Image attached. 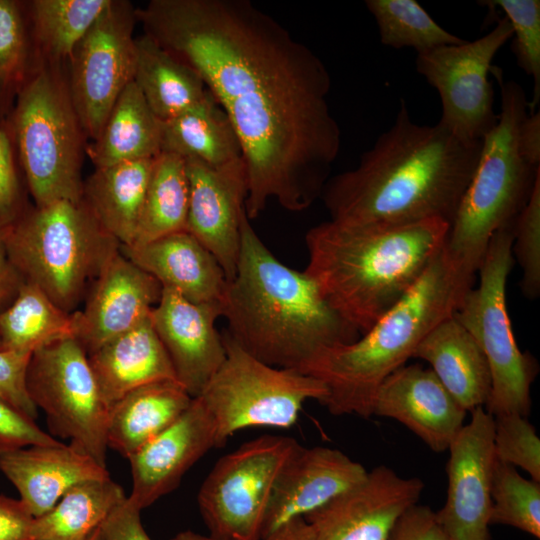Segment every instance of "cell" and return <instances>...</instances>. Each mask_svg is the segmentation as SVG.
Listing matches in <instances>:
<instances>
[{
	"mask_svg": "<svg viewBox=\"0 0 540 540\" xmlns=\"http://www.w3.org/2000/svg\"><path fill=\"white\" fill-rule=\"evenodd\" d=\"M136 17L227 115L246 169L248 219L270 200L292 212L310 207L341 146L318 55L248 0H151Z\"/></svg>",
	"mask_w": 540,
	"mask_h": 540,
	"instance_id": "obj_1",
	"label": "cell"
},
{
	"mask_svg": "<svg viewBox=\"0 0 540 540\" xmlns=\"http://www.w3.org/2000/svg\"><path fill=\"white\" fill-rule=\"evenodd\" d=\"M481 143L464 141L439 122L417 124L401 101L392 126L358 165L328 179L321 196L330 221L391 225L439 219L451 225Z\"/></svg>",
	"mask_w": 540,
	"mask_h": 540,
	"instance_id": "obj_2",
	"label": "cell"
},
{
	"mask_svg": "<svg viewBox=\"0 0 540 540\" xmlns=\"http://www.w3.org/2000/svg\"><path fill=\"white\" fill-rule=\"evenodd\" d=\"M221 305L229 336L273 367L299 370L322 350L360 337L311 277L273 255L246 213L236 272L227 281Z\"/></svg>",
	"mask_w": 540,
	"mask_h": 540,
	"instance_id": "obj_3",
	"label": "cell"
},
{
	"mask_svg": "<svg viewBox=\"0 0 540 540\" xmlns=\"http://www.w3.org/2000/svg\"><path fill=\"white\" fill-rule=\"evenodd\" d=\"M449 228L439 219L391 225L328 220L305 236L304 272L362 335L416 284L442 249Z\"/></svg>",
	"mask_w": 540,
	"mask_h": 540,
	"instance_id": "obj_4",
	"label": "cell"
},
{
	"mask_svg": "<svg viewBox=\"0 0 540 540\" xmlns=\"http://www.w3.org/2000/svg\"><path fill=\"white\" fill-rule=\"evenodd\" d=\"M445 262L442 249L411 290L352 343L322 350L298 371L327 389L321 402L335 416H372L382 382L404 366L439 322L451 316L465 296Z\"/></svg>",
	"mask_w": 540,
	"mask_h": 540,
	"instance_id": "obj_5",
	"label": "cell"
},
{
	"mask_svg": "<svg viewBox=\"0 0 540 540\" xmlns=\"http://www.w3.org/2000/svg\"><path fill=\"white\" fill-rule=\"evenodd\" d=\"M491 73L500 86L498 121L482 139L476 168L442 247L465 292L474 285L492 236L515 223L540 177V165L531 163L520 146L521 125L529 113L525 91L515 81L504 82L497 67Z\"/></svg>",
	"mask_w": 540,
	"mask_h": 540,
	"instance_id": "obj_6",
	"label": "cell"
},
{
	"mask_svg": "<svg viewBox=\"0 0 540 540\" xmlns=\"http://www.w3.org/2000/svg\"><path fill=\"white\" fill-rule=\"evenodd\" d=\"M0 236L24 282L38 286L69 314L121 246L82 199L30 204Z\"/></svg>",
	"mask_w": 540,
	"mask_h": 540,
	"instance_id": "obj_7",
	"label": "cell"
},
{
	"mask_svg": "<svg viewBox=\"0 0 540 540\" xmlns=\"http://www.w3.org/2000/svg\"><path fill=\"white\" fill-rule=\"evenodd\" d=\"M33 204L80 201L87 138L67 82V64L35 58L6 121Z\"/></svg>",
	"mask_w": 540,
	"mask_h": 540,
	"instance_id": "obj_8",
	"label": "cell"
},
{
	"mask_svg": "<svg viewBox=\"0 0 540 540\" xmlns=\"http://www.w3.org/2000/svg\"><path fill=\"white\" fill-rule=\"evenodd\" d=\"M513 227L491 238L478 271L479 285L472 287L453 313L482 350L490 369L491 393L485 410L492 416L516 413L528 417L530 390L539 366L515 340L506 305V284L515 263Z\"/></svg>",
	"mask_w": 540,
	"mask_h": 540,
	"instance_id": "obj_9",
	"label": "cell"
},
{
	"mask_svg": "<svg viewBox=\"0 0 540 540\" xmlns=\"http://www.w3.org/2000/svg\"><path fill=\"white\" fill-rule=\"evenodd\" d=\"M226 358L199 396L211 414L217 448L249 427L289 428L303 404L327 396L325 385L296 369L270 366L222 334Z\"/></svg>",
	"mask_w": 540,
	"mask_h": 540,
	"instance_id": "obj_10",
	"label": "cell"
},
{
	"mask_svg": "<svg viewBox=\"0 0 540 540\" xmlns=\"http://www.w3.org/2000/svg\"><path fill=\"white\" fill-rule=\"evenodd\" d=\"M28 394L47 418L50 433L106 466V405L88 355L74 336L36 349L26 372Z\"/></svg>",
	"mask_w": 540,
	"mask_h": 540,
	"instance_id": "obj_11",
	"label": "cell"
},
{
	"mask_svg": "<svg viewBox=\"0 0 540 540\" xmlns=\"http://www.w3.org/2000/svg\"><path fill=\"white\" fill-rule=\"evenodd\" d=\"M299 445L292 437L262 435L219 458L197 494L209 535L220 540H261L275 482Z\"/></svg>",
	"mask_w": 540,
	"mask_h": 540,
	"instance_id": "obj_12",
	"label": "cell"
},
{
	"mask_svg": "<svg viewBox=\"0 0 540 540\" xmlns=\"http://www.w3.org/2000/svg\"><path fill=\"white\" fill-rule=\"evenodd\" d=\"M510 38L512 28L504 17L474 41L441 46L416 56L417 72L439 94L442 113L438 122L464 141H482L497 124L489 74L495 55Z\"/></svg>",
	"mask_w": 540,
	"mask_h": 540,
	"instance_id": "obj_13",
	"label": "cell"
},
{
	"mask_svg": "<svg viewBox=\"0 0 540 540\" xmlns=\"http://www.w3.org/2000/svg\"><path fill=\"white\" fill-rule=\"evenodd\" d=\"M136 7L111 0L73 49L67 82L87 140H94L136 66Z\"/></svg>",
	"mask_w": 540,
	"mask_h": 540,
	"instance_id": "obj_14",
	"label": "cell"
},
{
	"mask_svg": "<svg viewBox=\"0 0 540 540\" xmlns=\"http://www.w3.org/2000/svg\"><path fill=\"white\" fill-rule=\"evenodd\" d=\"M493 438L494 417L477 407L449 445L447 496L436 515L453 540H490Z\"/></svg>",
	"mask_w": 540,
	"mask_h": 540,
	"instance_id": "obj_15",
	"label": "cell"
},
{
	"mask_svg": "<svg viewBox=\"0 0 540 540\" xmlns=\"http://www.w3.org/2000/svg\"><path fill=\"white\" fill-rule=\"evenodd\" d=\"M424 483L379 465L304 519L315 540H388L398 518L417 504Z\"/></svg>",
	"mask_w": 540,
	"mask_h": 540,
	"instance_id": "obj_16",
	"label": "cell"
},
{
	"mask_svg": "<svg viewBox=\"0 0 540 540\" xmlns=\"http://www.w3.org/2000/svg\"><path fill=\"white\" fill-rule=\"evenodd\" d=\"M189 187L186 231L207 248L227 281L236 272L241 246V221L248 194L243 158L220 166L185 159Z\"/></svg>",
	"mask_w": 540,
	"mask_h": 540,
	"instance_id": "obj_17",
	"label": "cell"
},
{
	"mask_svg": "<svg viewBox=\"0 0 540 540\" xmlns=\"http://www.w3.org/2000/svg\"><path fill=\"white\" fill-rule=\"evenodd\" d=\"M221 316V301L194 303L167 287H162L150 312L176 379L192 398L201 395L226 358L223 337L215 326Z\"/></svg>",
	"mask_w": 540,
	"mask_h": 540,
	"instance_id": "obj_18",
	"label": "cell"
},
{
	"mask_svg": "<svg viewBox=\"0 0 540 540\" xmlns=\"http://www.w3.org/2000/svg\"><path fill=\"white\" fill-rule=\"evenodd\" d=\"M161 293V284L120 250L92 284L84 309L73 313L74 337L91 354L149 316Z\"/></svg>",
	"mask_w": 540,
	"mask_h": 540,
	"instance_id": "obj_19",
	"label": "cell"
},
{
	"mask_svg": "<svg viewBox=\"0 0 540 540\" xmlns=\"http://www.w3.org/2000/svg\"><path fill=\"white\" fill-rule=\"evenodd\" d=\"M217 448L214 420L200 397L168 428L131 455L128 499L143 510L175 490L185 473Z\"/></svg>",
	"mask_w": 540,
	"mask_h": 540,
	"instance_id": "obj_20",
	"label": "cell"
},
{
	"mask_svg": "<svg viewBox=\"0 0 540 540\" xmlns=\"http://www.w3.org/2000/svg\"><path fill=\"white\" fill-rule=\"evenodd\" d=\"M367 470L338 449L298 448L281 469L266 511L261 540L323 507L359 483Z\"/></svg>",
	"mask_w": 540,
	"mask_h": 540,
	"instance_id": "obj_21",
	"label": "cell"
},
{
	"mask_svg": "<svg viewBox=\"0 0 540 540\" xmlns=\"http://www.w3.org/2000/svg\"><path fill=\"white\" fill-rule=\"evenodd\" d=\"M466 414L433 371L418 364H405L390 374L372 405V416L400 422L435 452L448 450Z\"/></svg>",
	"mask_w": 540,
	"mask_h": 540,
	"instance_id": "obj_22",
	"label": "cell"
},
{
	"mask_svg": "<svg viewBox=\"0 0 540 540\" xmlns=\"http://www.w3.org/2000/svg\"><path fill=\"white\" fill-rule=\"evenodd\" d=\"M0 471L34 518L48 512L76 484L110 477L106 466L61 442L2 452Z\"/></svg>",
	"mask_w": 540,
	"mask_h": 540,
	"instance_id": "obj_23",
	"label": "cell"
},
{
	"mask_svg": "<svg viewBox=\"0 0 540 540\" xmlns=\"http://www.w3.org/2000/svg\"><path fill=\"white\" fill-rule=\"evenodd\" d=\"M121 252L162 287L194 303L221 301L226 276L212 253L188 231H179Z\"/></svg>",
	"mask_w": 540,
	"mask_h": 540,
	"instance_id": "obj_24",
	"label": "cell"
},
{
	"mask_svg": "<svg viewBox=\"0 0 540 540\" xmlns=\"http://www.w3.org/2000/svg\"><path fill=\"white\" fill-rule=\"evenodd\" d=\"M101 395L110 408L130 391L160 380H177L150 315L88 355Z\"/></svg>",
	"mask_w": 540,
	"mask_h": 540,
	"instance_id": "obj_25",
	"label": "cell"
},
{
	"mask_svg": "<svg viewBox=\"0 0 540 540\" xmlns=\"http://www.w3.org/2000/svg\"><path fill=\"white\" fill-rule=\"evenodd\" d=\"M412 358L426 361L467 412L486 405L491 393L488 362L477 342L453 314L424 336Z\"/></svg>",
	"mask_w": 540,
	"mask_h": 540,
	"instance_id": "obj_26",
	"label": "cell"
},
{
	"mask_svg": "<svg viewBox=\"0 0 540 540\" xmlns=\"http://www.w3.org/2000/svg\"><path fill=\"white\" fill-rule=\"evenodd\" d=\"M193 398L172 379L140 386L109 408L107 446L129 458L173 424Z\"/></svg>",
	"mask_w": 540,
	"mask_h": 540,
	"instance_id": "obj_27",
	"label": "cell"
},
{
	"mask_svg": "<svg viewBox=\"0 0 540 540\" xmlns=\"http://www.w3.org/2000/svg\"><path fill=\"white\" fill-rule=\"evenodd\" d=\"M155 158L95 168L83 182V202L121 246L134 242Z\"/></svg>",
	"mask_w": 540,
	"mask_h": 540,
	"instance_id": "obj_28",
	"label": "cell"
},
{
	"mask_svg": "<svg viewBox=\"0 0 540 540\" xmlns=\"http://www.w3.org/2000/svg\"><path fill=\"white\" fill-rule=\"evenodd\" d=\"M161 126L134 81L119 95L86 156L95 168L151 159L161 153Z\"/></svg>",
	"mask_w": 540,
	"mask_h": 540,
	"instance_id": "obj_29",
	"label": "cell"
},
{
	"mask_svg": "<svg viewBox=\"0 0 540 540\" xmlns=\"http://www.w3.org/2000/svg\"><path fill=\"white\" fill-rule=\"evenodd\" d=\"M135 47L133 81L159 120L175 117L208 95L201 76L149 36L135 37Z\"/></svg>",
	"mask_w": 540,
	"mask_h": 540,
	"instance_id": "obj_30",
	"label": "cell"
},
{
	"mask_svg": "<svg viewBox=\"0 0 540 540\" xmlns=\"http://www.w3.org/2000/svg\"><path fill=\"white\" fill-rule=\"evenodd\" d=\"M161 153L220 166L242 157L238 137L213 95L161 121Z\"/></svg>",
	"mask_w": 540,
	"mask_h": 540,
	"instance_id": "obj_31",
	"label": "cell"
},
{
	"mask_svg": "<svg viewBox=\"0 0 540 540\" xmlns=\"http://www.w3.org/2000/svg\"><path fill=\"white\" fill-rule=\"evenodd\" d=\"M111 477L70 488L45 514L34 518V540H87L126 499Z\"/></svg>",
	"mask_w": 540,
	"mask_h": 540,
	"instance_id": "obj_32",
	"label": "cell"
},
{
	"mask_svg": "<svg viewBox=\"0 0 540 540\" xmlns=\"http://www.w3.org/2000/svg\"><path fill=\"white\" fill-rule=\"evenodd\" d=\"M74 336L73 313L60 309L36 285L23 282L0 310V349L32 354L55 340Z\"/></svg>",
	"mask_w": 540,
	"mask_h": 540,
	"instance_id": "obj_33",
	"label": "cell"
},
{
	"mask_svg": "<svg viewBox=\"0 0 540 540\" xmlns=\"http://www.w3.org/2000/svg\"><path fill=\"white\" fill-rule=\"evenodd\" d=\"M110 1H26L35 58L67 64L75 46Z\"/></svg>",
	"mask_w": 540,
	"mask_h": 540,
	"instance_id": "obj_34",
	"label": "cell"
},
{
	"mask_svg": "<svg viewBox=\"0 0 540 540\" xmlns=\"http://www.w3.org/2000/svg\"><path fill=\"white\" fill-rule=\"evenodd\" d=\"M188 201L185 159L171 153H160L154 160L131 246L186 230Z\"/></svg>",
	"mask_w": 540,
	"mask_h": 540,
	"instance_id": "obj_35",
	"label": "cell"
},
{
	"mask_svg": "<svg viewBox=\"0 0 540 540\" xmlns=\"http://www.w3.org/2000/svg\"><path fill=\"white\" fill-rule=\"evenodd\" d=\"M383 45L400 49L410 47L417 54L465 40L441 27L415 0H366Z\"/></svg>",
	"mask_w": 540,
	"mask_h": 540,
	"instance_id": "obj_36",
	"label": "cell"
},
{
	"mask_svg": "<svg viewBox=\"0 0 540 540\" xmlns=\"http://www.w3.org/2000/svg\"><path fill=\"white\" fill-rule=\"evenodd\" d=\"M35 61L25 0H0V124H5Z\"/></svg>",
	"mask_w": 540,
	"mask_h": 540,
	"instance_id": "obj_37",
	"label": "cell"
},
{
	"mask_svg": "<svg viewBox=\"0 0 540 540\" xmlns=\"http://www.w3.org/2000/svg\"><path fill=\"white\" fill-rule=\"evenodd\" d=\"M514 527L540 538V482L496 460L491 486L490 525Z\"/></svg>",
	"mask_w": 540,
	"mask_h": 540,
	"instance_id": "obj_38",
	"label": "cell"
},
{
	"mask_svg": "<svg viewBox=\"0 0 540 540\" xmlns=\"http://www.w3.org/2000/svg\"><path fill=\"white\" fill-rule=\"evenodd\" d=\"M480 5L499 7L512 28V50L518 66L531 76L534 83L529 111L540 98V1L539 0H492L480 1Z\"/></svg>",
	"mask_w": 540,
	"mask_h": 540,
	"instance_id": "obj_39",
	"label": "cell"
},
{
	"mask_svg": "<svg viewBox=\"0 0 540 540\" xmlns=\"http://www.w3.org/2000/svg\"><path fill=\"white\" fill-rule=\"evenodd\" d=\"M494 417L496 460L526 471L540 482V439L527 417L505 413Z\"/></svg>",
	"mask_w": 540,
	"mask_h": 540,
	"instance_id": "obj_40",
	"label": "cell"
},
{
	"mask_svg": "<svg viewBox=\"0 0 540 540\" xmlns=\"http://www.w3.org/2000/svg\"><path fill=\"white\" fill-rule=\"evenodd\" d=\"M512 254L522 270V293L536 299L540 294V177L514 223Z\"/></svg>",
	"mask_w": 540,
	"mask_h": 540,
	"instance_id": "obj_41",
	"label": "cell"
},
{
	"mask_svg": "<svg viewBox=\"0 0 540 540\" xmlns=\"http://www.w3.org/2000/svg\"><path fill=\"white\" fill-rule=\"evenodd\" d=\"M28 190L6 123L0 124V233L29 206Z\"/></svg>",
	"mask_w": 540,
	"mask_h": 540,
	"instance_id": "obj_42",
	"label": "cell"
},
{
	"mask_svg": "<svg viewBox=\"0 0 540 540\" xmlns=\"http://www.w3.org/2000/svg\"><path fill=\"white\" fill-rule=\"evenodd\" d=\"M31 354L0 349V399L29 418H37L38 409L26 387V372Z\"/></svg>",
	"mask_w": 540,
	"mask_h": 540,
	"instance_id": "obj_43",
	"label": "cell"
},
{
	"mask_svg": "<svg viewBox=\"0 0 540 540\" xmlns=\"http://www.w3.org/2000/svg\"><path fill=\"white\" fill-rule=\"evenodd\" d=\"M49 433L7 402L0 399V453L31 445L57 444Z\"/></svg>",
	"mask_w": 540,
	"mask_h": 540,
	"instance_id": "obj_44",
	"label": "cell"
},
{
	"mask_svg": "<svg viewBox=\"0 0 540 540\" xmlns=\"http://www.w3.org/2000/svg\"><path fill=\"white\" fill-rule=\"evenodd\" d=\"M388 540H453L438 521L436 512L424 505L408 508L394 524Z\"/></svg>",
	"mask_w": 540,
	"mask_h": 540,
	"instance_id": "obj_45",
	"label": "cell"
},
{
	"mask_svg": "<svg viewBox=\"0 0 540 540\" xmlns=\"http://www.w3.org/2000/svg\"><path fill=\"white\" fill-rule=\"evenodd\" d=\"M141 511L127 496L101 524L103 540H152L143 527Z\"/></svg>",
	"mask_w": 540,
	"mask_h": 540,
	"instance_id": "obj_46",
	"label": "cell"
},
{
	"mask_svg": "<svg viewBox=\"0 0 540 540\" xmlns=\"http://www.w3.org/2000/svg\"><path fill=\"white\" fill-rule=\"evenodd\" d=\"M33 522L20 499L0 495V540H34Z\"/></svg>",
	"mask_w": 540,
	"mask_h": 540,
	"instance_id": "obj_47",
	"label": "cell"
},
{
	"mask_svg": "<svg viewBox=\"0 0 540 540\" xmlns=\"http://www.w3.org/2000/svg\"><path fill=\"white\" fill-rule=\"evenodd\" d=\"M24 280L16 270L0 236V310L6 308L16 297Z\"/></svg>",
	"mask_w": 540,
	"mask_h": 540,
	"instance_id": "obj_48",
	"label": "cell"
},
{
	"mask_svg": "<svg viewBox=\"0 0 540 540\" xmlns=\"http://www.w3.org/2000/svg\"><path fill=\"white\" fill-rule=\"evenodd\" d=\"M520 146L524 156L533 164L540 165V114L529 112L520 129Z\"/></svg>",
	"mask_w": 540,
	"mask_h": 540,
	"instance_id": "obj_49",
	"label": "cell"
},
{
	"mask_svg": "<svg viewBox=\"0 0 540 540\" xmlns=\"http://www.w3.org/2000/svg\"><path fill=\"white\" fill-rule=\"evenodd\" d=\"M266 540H315L311 525L304 519H295L271 534Z\"/></svg>",
	"mask_w": 540,
	"mask_h": 540,
	"instance_id": "obj_50",
	"label": "cell"
},
{
	"mask_svg": "<svg viewBox=\"0 0 540 540\" xmlns=\"http://www.w3.org/2000/svg\"><path fill=\"white\" fill-rule=\"evenodd\" d=\"M171 540H220L211 535H203L191 530L177 533Z\"/></svg>",
	"mask_w": 540,
	"mask_h": 540,
	"instance_id": "obj_51",
	"label": "cell"
},
{
	"mask_svg": "<svg viewBox=\"0 0 540 540\" xmlns=\"http://www.w3.org/2000/svg\"><path fill=\"white\" fill-rule=\"evenodd\" d=\"M87 540H103L100 527Z\"/></svg>",
	"mask_w": 540,
	"mask_h": 540,
	"instance_id": "obj_52",
	"label": "cell"
}]
</instances>
